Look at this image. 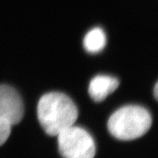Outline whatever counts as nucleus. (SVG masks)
<instances>
[{
    "mask_svg": "<svg viewBox=\"0 0 158 158\" xmlns=\"http://www.w3.org/2000/svg\"><path fill=\"white\" fill-rule=\"evenodd\" d=\"M78 112L76 104L66 94L50 92L43 95L37 105L40 124L49 135H58L74 125Z\"/></svg>",
    "mask_w": 158,
    "mask_h": 158,
    "instance_id": "1",
    "label": "nucleus"
},
{
    "mask_svg": "<svg viewBox=\"0 0 158 158\" xmlns=\"http://www.w3.org/2000/svg\"><path fill=\"white\" fill-rule=\"evenodd\" d=\"M151 125V114L145 108L138 106L119 108L110 116L108 122L110 133L122 141H131L141 137Z\"/></svg>",
    "mask_w": 158,
    "mask_h": 158,
    "instance_id": "2",
    "label": "nucleus"
},
{
    "mask_svg": "<svg viewBox=\"0 0 158 158\" xmlns=\"http://www.w3.org/2000/svg\"><path fill=\"white\" fill-rule=\"evenodd\" d=\"M59 150L63 158H94L95 143L84 128L71 126L57 135Z\"/></svg>",
    "mask_w": 158,
    "mask_h": 158,
    "instance_id": "3",
    "label": "nucleus"
},
{
    "mask_svg": "<svg viewBox=\"0 0 158 158\" xmlns=\"http://www.w3.org/2000/svg\"><path fill=\"white\" fill-rule=\"evenodd\" d=\"M23 116V101L17 91L7 85H0V118L13 126L19 124Z\"/></svg>",
    "mask_w": 158,
    "mask_h": 158,
    "instance_id": "4",
    "label": "nucleus"
},
{
    "mask_svg": "<svg viewBox=\"0 0 158 158\" xmlns=\"http://www.w3.org/2000/svg\"><path fill=\"white\" fill-rule=\"evenodd\" d=\"M119 81L110 76L100 75L92 79L89 86V94L95 102H101L118 88Z\"/></svg>",
    "mask_w": 158,
    "mask_h": 158,
    "instance_id": "5",
    "label": "nucleus"
},
{
    "mask_svg": "<svg viewBox=\"0 0 158 158\" xmlns=\"http://www.w3.org/2000/svg\"><path fill=\"white\" fill-rule=\"evenodd\" d=\"M106 45V36L101 28L96 27L89 31L84 39V46L91 54L100 52Z\"/></svg>",
    "mask_w": 158,
    "mask_h": 158,
    "instance_id": "6",
    "label": "nucleus"
},
{
    "mask_svg": "<svg viewBox=\"0 0 158 158\" xmlns=\"http://www.w3.org/2000/svg\"><path fill=\"white\" fill-rule=\"evenodd\" d=\"M12 125L2 118H0V147L8 139L11 133Z\"/></svg>",
    "mask_w": 158,
    "mask_h": 158,
    "instance_id": "7",
    "label": "nucleus"
},
{
    "mask_svg": "<svg viewBox=\"0 0 158 158\" xmlns=\"http://www.w3.org/2000/svg\"><path fill=\"white\" fill-rule=\"evenodd\" d=\"M154 94H155V98H157V94H158V86H157V83H156L155 89H154Z\"/></svg>",
    "mask_w": 158,
    "mask_h": 158,
    "instance_id": "8",
    "label": "nucleus"
}]
</instances>
